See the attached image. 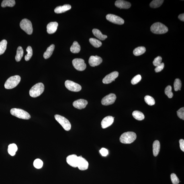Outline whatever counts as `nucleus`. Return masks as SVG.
<instances>
[{"mask_svg":"<svg viewBox=\"0 0 184 184\" xmlns=\"http://www.w3.org/2000/svg\"><path fill=\"white\" fill-rule=\"evenodd\" d=\"M136 133L132 132H125L121 135L120 142L123 144H130L134 142L136 138Z\"/></svg>","mask_w":184,"mask_h":184,"instance_id":"obj_1","label":"nucleus"},{"mask_svg":"<svg viewBox=\"0 0 184 184\" xmlns=\"http://www.w3.org/2000/svg\"><path fill=\"white\" fill-rule=\"evenodd\" d=\"M151 32L156 34H165L168 32V28L162 23L157 22L154 23L150 27Z\"/></svg>","mask_w":184,"mask_h":184,"instance_id":"obj_2","label":"nucleus"},{"mask_svg":"<svg viewBox=\"0 0 184 184\" xmlns=\"http://www.w3.org/2000/svg\"><path fill=\"white\" fill-rule=\"evenodd\" d=\"M44 90V84L41 83L36 84L31 88L29 91V95L33 98L38 97L42 94Z\"/></svg>","mask_w":184,"mask_h":184,"instance_id":"obj_3","label":"nucleus"},{"mask_svg":"<svg viewBox=\"0 0 184 184\" xmlns=\"http://www.w3.org/2000/svg\"><path fill=\"white\" fill-rule=\"evenodd\" d=\"M21 80L20 76L15 75L11 76L6 81L5 84L6 89H11L17 86L20 82Z\"/></svg>","mask_w":184,"mask_h":184,"instance_id":"obj_4","label":"nucleus"},{"mask_svg":"<svg viewBox=\"0 0 184 184\" xmlns=\"http://www.w3.org/2000/svg\"><path fill=\"white\" fill-rule=\"evenodd\" d=\"M10 113L12 115L19 118L28 120L31 118L30 115L28 112L21 109H12L10 111Z\"/></svg>","mask_w":184,"mask_h":184,"instance_id":"obj_5","label":"nucleus"},{"mask_svg":"<svg viewBox=\"0 0 184 184\" xmlns=\"http://www.w3.org/2000/svg\"><path fill=\"white\" fill-rule=\"evenodd\" d=\"M20 26L21 29L24 31L27 34L30 35L33 32V28L32 22L28 19H24L21 21Z\"/></svg>","mask_w":184,"mask_h":184,"instance_id":"obj_6","label":"nucleus"},{"mask_svg":"<svg viewBox=\"0 0 184 184\" xmlns=\"http://www.w3.org/2000/svg\"><path fill=\"white\" fill-rule=\"evenodd\" d=\"M55 118L58 123L63 127L64 130L66 131L70 130L71 127V124L67 119L59 115H55Z\"/></svg>","mask_w":184,"mask_h":184,"instance_id":"obj_7","label":"nucleus"},{"mask_svg":"<svg viewBox=\"0 0 184 184\" xmlns=\"http://www.w3.org/2000/svg\"><path fill=\"white\" fill-rule=\"evenodd\" d=\"M72 64L74 68L79 71H83L86 68V65L83 59L81 58L74 59L72 61Z\"/></svg>","mask_w":184,"mask_h":184,"instance_id":"obj_8","label":"nucleus"},{"mask_svg":"<svg viewBox=\"0 0 184 184\" xmlns=\"http://www.w3.org/2000/svg\"><path fill=\"white\" fill-rule=\"evenodd\" d=\"M66 89L73 92H79L82 89V87L79 84L70 80H66L65 82Z\"/></svg>","mask_w":184,"mask_h":184,"instance_id":"obj_9","label":"nucleus"},{"mask_svg":"<svg viewBox=\"0 0 184 184\" xmlns=\"http://www.w3.org/2000/svg\"><path fill=\"white\" fill-rule=\"evenodd\" d=\"M116 99V95L113 93H110L106 96L102 100L101 103L104 105L107 106L113 104Z\"/></svg>","mask_w":184,"mask_h":184,"instance_id":"obj_10","label":"nucleus"},{"mask_svg":"<svg viewBox=\"0 0 184 184\" xmlns=\"http://www.w3.org/2000/svg\"><path fill=\"white\" fill-rule=\"evenodd\" d=\"M106 19L107 20L115 24L122 25L125 22L124 20L122 18L114 15H107L106 16Z\"/></svg>","mask_w":184,"mask_h":184,"instance_id":"obj_11","label":"nucleus"},{"mask_svg":"<svg viewBox=\"0 0 184 184\" xmlns=\"http://www.w3.org/2000/svg\"><path fill=\"white\" fill-rule=\"evenodd\" d=\"M119 73L118 72L114 71L108 74L103 80L102 82L104 84H109L115 81L118 77Z\"/></svg>","mask_w":184,"mask_h":184,"instance_id":"obj_12","label":"nucleus"},{"mask_svg":"<svg viewBox=\"0 0 184 184\" xmlns=\"http://www.w3.org/2000/svg\"><path fill=\"white\" fill-rule=\"evenodd\" d=\"M89 164L87 160L82 156H79L77 167L81 171H85L89 167Z\"/></svg>","mask_w":184,"mask_h":184,"instance_id":"obj_13","label":"nucleus"},{"mask_svg":"<svg viewBox=\"0 0 184 184\" xmlns=\"http://www.w3.org/2000/svg\"><path fill=\"white\" fill-rule=\"evenodd\" d=\"M79 159V156L75 154L68 156L66 158V162L70 166L72 167H77V163Z\"/></svg>","mask_w":184,"mask_h":184,"instance_id":"obj_14","label":"nucleus"},{"mask_svg":"<svg viewBox=\"0 0 184 184\" xmlns=\"http://www.w3.org/2000/svg\"><path fill=\"white\" fill-rule=\"evenodd\" d=\"M102 62V58L98 56H91L89 59V63L93 67L99 65Z\"/></svg>","mask_w":184,"mask_h":184,"instance_id":"obj_15","label":"nucleus"},{"mask_svg":"<svg viewBox=\"0 0 184 184\" xmlns=\"http://www.w3.org/2000/svg\"><path fill=\"white\" fill-rule=\"evenodd\" d=\"M114 117L108 116L105 117L101 123V126L103 129H105L111 126L114 121Z\"/></svg>","mask_w":184,"mask_h":184,"instance_id":"obj_16","label":"nucleus"},{"mask_svg":"<svg viewBox=\"0 0 184 184\" xmlns=\"http://www.w3.org/2000/svg\"><path fill=\"white\" fill-rule=\"evenodd\" d=\"M88 103L87 101L85 100L80 99L74 101L73 103V105L75 108L81 109L85 108Z\"/></svg>","mask_w":184,"mask_h":184,"instance_id":"obj_17","label":"nucleus"},{"mask_svg":"<svg viewBox=\"0 0 184 184\" xmlns=\"http://www.w3.org/2000/svg\"><path fill=\"white\" fill-rule=\"evenodd\" d=\"M115 5L120 9H128L131 7V4L129 2L122 0H118L115 2Z\"/></svg>","mask_w":184,"mask_h":184,"instance_id":"obj_18","label":"nucleus"},{"mask_svg":"<svg viewBox=\"0 0 184 184\" xmlns=\"http://www.w3.org/2000/svg\"><path fill=\"white\" fill-rule=\"evenodd\" d=\"M58 23L55 21L48 23L47 26V32L49 34H54L57 30Z\"/></svg>","mask_w":184,"mask_h":184,"instance_id":"obj_19","label":"nucleus"},{"mask_svg":"<svg viewBox=\"0 0 184 184\" xmlns=\"http://www.w3.org/2000/svg\"><path fill=\"white\" fill-rule=\"evenodd\" d=\"M71 8V5L66 4L64 5L63 6H59L57 7L55 9L54 11L56 13H61L69 10Z\"/></svg>","mask_w":184,"mask_h":184,"instance_id":"obj_20","label":"nucleus"},{"mask_svg":"<svg viewBox=\"0 0 184 184\" xmlns=\"http://www.w3.org/2000/svg\"><path fill=\"white\" fill-rule=\"evenodd\" d=\"M160 149V144L159 141H154L153 144V152L154 156H157L159 154Z\"/></svg>","mask_w":184,"mask_h":184,"instance_id":"obj_21","label":"nucleus"},{"mask_svg":"<svg viewBox=\"0 0 184 184\" xmlns=\"http://www.w3.org/2000/svg\"><path fill=\"white\" fill-rule=\"evenodd\" d=\"M93 33L94 35L98 38L101 40H104L107 38V35H104L101 31L97 29H94L93 30Z\"/></svg>","mask_w":184,"mask_h":184,"instance_id":"obj_22","label":"nucleus"},{"mask_svg":"<svg viewBox=\"0 0 184 184\" xmlns=\"http://www.w3.org/2000/svg\"><path fill=\"white\" fill-rule=\"evenodd\" d=\"M55 48V45L52 44L47 49L46 51L44 53V57L45 59L49 58L52 55Z\"/></svg>","mask_w":184,"mask_h":184,"instance_id":"obj_23","label":"nucleus"},{"mask_svg":"<svg viewBox=\"0 0 184 184\" xmlns=\"http://www.w3.org/2000/svg\"><path fill=\"white\" fill-rule=\"evenodd\" d=\"M17 149L18 148H17V146L16 144H12L9 145L8 151V153L11 156H13L16 154Z\"/></svg>","mask_w":184,"mask_h":184,"instance_id":"obj_24","label":"nucleus"},{"mask_svg":"<svg viewBox=\"0 0 184 184\" xmlns=\"http://www.w3.org/2000/svg\"><path fill=\"white\" fill-rule=\"evenodd\" d=\"M81 50V46L77 42H74L70 48V50L73 53H78Z\"/></svg>","mask_w":184,"mask_h":184,"instance_id":"obj_25","label":"nucleus"},{"mask_svg":"<svg viewBox=\"0 0 184 184\" xmlns=\"http://www.w3.org/2000/svg\"><path fill=\"white\" fill-rule=\"evenodd\" d=\"M146 51L145 48L144 46H140L135 49L133 52L134 55L138 56L144 53Z\"/></svg>","mask_w":184,"mask_h":184,"instance_id":"obj_26","label":"nucleus"},{"mask_svg":"<svg viewBox=\"0 0 184 184\" xmlns=\"http://www.w3.org/2000/svg\"><path fill=\"white\" fill-rule=\"evenodd\" d=\"M24 54V50L21 46H19L17 48V54L15 56V59L16 61L19 62L21 60Z\"/></svg>","mask_w":184,"mask_h":184,"instance_id":"obj_27","label":"nucleus"},{"mask_svg":"<svg viewBox=\"0 0 184 184\" xmlns=\"http://www.w3.org/2000/svg\"><path fill=\"white\" fill-rule=\"evenodd\" d=\"M133 116L137 120H142L145 118L143 113L139 111H136L132 113Z\"/></svg>","mask_w":184,"mask_h":184,"instance_id":"obj_28","label":"nucleus"},{"mask_svg":"<svg viewBox=\"0 0 184 184\" xmlns=\"http://www.w3.org/2000/svg\"><path fill=\"white\" fill-rule=\"evenodd\" d=\"M15 4L14 0H4L2 2L1 6L3 8L6 7H13Z\"/></svg>","mask_w":184,"mask_h":184,"instance_id":"obj_29","label":"nucleus"},{"mask_svg":"<svg viewBox=\"0 0 184 184\" xmlns=\"http://www.w3.org/2000/svg\"><path fill=\"white\" fill-rule=\"evenodd\" d=\"M163 0H154L150 4V6L152 8H157L162 5L164 2Z\"/></svg>","mask_w":184,"mask_h":184,"instance_id":"obj_30","label":"nucleus"},{"mask_svg":"<svg viewBox=\"0 0 184 184\" xmlns=\"http://www.w3.org/2000/svg\"><path fill=\"white\" fill-rule=\"evenodd\" d=\"M89 41L92 46L95 48H99L102 45V44L100 41L95 38H91L89 39Z\"/></svg>","mask_w":184,"mask_h":184,"instance_id":"obj_31","label":"nucleus"},{"mask_svg":"<svg viewBox=\"0 0 184 184\" xmlns=\"http://www.w3.org/2000/svg\"><path fill=\"white\" fill-rule=\"evenodd\" d=\"M7 42L6 40H3L0 42V55L5 53L7 48Z\"/></svg>","mask_w":184,"mask_h":184,"instance_id":"obj_32","label":"nucleus"},{"mask_svg":"<svg viewBox=\"0 0 184 184\" xmlns=\"http://www.w3.org/2000/svg\"><path fill=\"white\" fill-rule=\"evenodd\" d=\"M145 101L148 105L152 106L155 104V101L154 98L149 95H146L145 97Z\"/></svg>","mask_w":184,"mask_h":184,"instance_id":"obj_33","label":"nucleus"},{"mask_svg":"<svg viewBox=\"0 0 184 184\" xmlns=\"http://www.w3.org/2000/svg\"><path fill=\"white\" fill-rule=\"evenodd\" d=\"M26 50L27 52V54L25 57V59L26 61H28L32 57L33 51L32 48L30 46H28Z\"/></svg>","mask_w":184,"mask_h":184,"instance_id":"obj_34","label":"nucleus"},{"mask_svg":"<svg viewBox=\"0 0 184 184\" xmlns=\"http://www.w3.org/2000/svg\"><path fill=\"white\" fill-rule=\"evenodd\" d=\"M182 84L181 80L178 79H175L174 83V88L175 91H178L181 90Z\"/></svg>","mask_w":184,"mask_h":184,"instance_id":"obj_35","label":"nucleus"},{"mask_svg":"<svg viewBox=\"0 0 184 184\" xmlns=\"http://www.w3.org/2000/svg\"><path fill=\"white\" fill-rule=\"evenodd\" d=\"M165 93L166 95H167L168 98H171L173 96V93L172 92V87L171 86H168L165 88Z\"/></svg>","mask_w":184,"mask_h":184,"instance_id":"obj_36","label":"nucleus"},{"mask_svg":"<svg viewBox=\"0 0 184 184\" xmlns=\"http://www.w3.org/2000/svg\"><path fill=\"white\" fill-rule=\"evenodd\" d=\"M43 165V162L40 159H37L34 160V166L37 169H40L42 168Z\"/></svg>","mask_w":184,"mask_h":184,"instance_id":"obj_37","label":"nucleus"},{"mask_svg":"<svg viewBox=\"0 0 184 184\" xmlns=\"http://www.w3.org/2000/svg\"><path fill=\"white\" fill-rule=\"evenodd\" d=\"M141 79V76L140 75H136L133 78L131 81V83L133 85H136V84H138V82H139Z\"/></svg>","mask_w":184,"mask_h":184,"instance_id":"obj_38","label":"nucleus"},{"mask_svg":"<svg viewBox=\"0 0 184 184\" xmlns=\"http://www.w3.org/2000/svg\"><path fill=\"white\" fill-rule=\"evenodd\" d=\"M171 181L173 184H178L179 183V180L175 174H172L171 175Z\"/></svg>","mask_w":184,"mask_h":184,"instance_id":"obj_39","label":"nucleus"},{"mask_svg":"<svg viewBox=\"0 0 184 184\" xmlns=\"http://www.w3.org/2000/svg\"><path fill=\"white\" fill-rule=\"evenodd\" d=\"M162 60V58L160 56H158L155 59H154L153 62V64L154 66H155L156 67L158 66H159L160 64H161Z\"/></svg>","mask_w":184,"mask_h":184,"instance_id":"obj_40","label":"nucleus"},{"mask_svg":"<svg viewBox=\"0 0 184 184\" xmlns=\"http://www.w3.org/2000/svg\"><path fill=\"white\" fill-rule=\"evenodd\" d=\"M177 114L179 118L184 120V107L180 109L177 111Z\"/></svg>","mask_w":184,"mask_h":184,"instance_id":"obj_41","label":"nucleus"},{"mask_svg":"<svg viewBox=\"0 0 184 184\" xmlns=\"http://www.w3.org/2000/svg\"><path fill=\"white\" fill-rule=\"evenodd\" d=\"M164 67V63H161L159 66H156L155 68V71L156 72H159L162 71Z\"/></svg>","mask_w":184,"mask_h":184,"instance_id":"obj_42","label":"nucleus"},{"mask_svg":"<svg viewBox=\"0 0 184 184\" xmlns=\"http://www.w3.org/2000/svg\"><path fill=\"white\" fill-rule=\"evenodd\" d=\"M100 152L102 156H107L109 154L108 150L105 148H101V150H100Z\"/></svg>","mask_w":184,"mask_h":184,"instance_id":"obj_43","label":"nucleus"},{"mask_svg":"<svg viewBox=\"0 0 184 184\" xmlns=\"http://www.w3.org/2000/svg\"><path fill=\"white\" fill-rule=\"evenodd\" d=\"M179 144L180 148L183 151H184V140L183 139H181L179 140Z\"/></svg>","mask_w":184,"mask_h":184,"instance_id":"obj_44","label":"nucleus"},{"mask_svg":"<svg viewBox=\"0 0 184 184\" xmlns=\"http://www.w3.org/2000/svg\"><path fill=\"white\" fill-rule=\"evenodd\" d=\"M178 18L180 20L184 21V14H181L180 15L178 16Z\"/></svg>","mask_w":184,"mask_h":184,"instance_id":"obj_45","label":"nucleus"}]
</instances>
